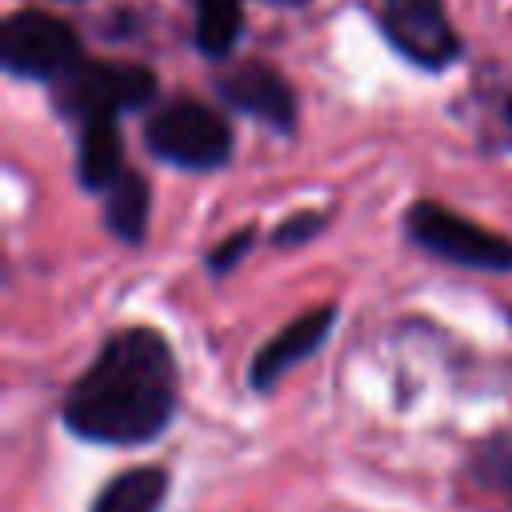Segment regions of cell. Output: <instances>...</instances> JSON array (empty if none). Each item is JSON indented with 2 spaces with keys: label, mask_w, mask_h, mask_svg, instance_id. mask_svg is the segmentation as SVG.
I'll use <instances>...</instances> for the list:
<instances>
[{
  "label": "cell",
  "mask_w": 512,
  "mask_h": 512,
  "mask_svg": "<svg viewBox=\"0 0 512 512\" xmlns=\"http://www.w3.org/2000/svg\"><path fill=\"white\" fill-rule=\"evenodd\" d=\"M176 408V356L172 344L148 328H120L104 340L92 364L64 396V424L96 444H148Z\"/></svg>",
  "instance_id": "cell-1"
},
{
  "label": "cell",
  "mask_w": 512,
  "mask_h": 512,
  "mask_svg": "<svg viewBox=\"0 0 512 512\" xmlns=\"http://www.w3.org/2000/svg\"><path fill=\"white\" fill-rule=\"evenodd\" d=\"M144 148L172 164V168H192V172H208L228 164L232 156V128L228 120L196 100V96H176L168 104H160L148 124H144Z\"/></svg>",
  "instance_id": "cell-2"
},
{
  "label": "cell",
  "mask_w": 512,
  "mask_h": 512,
  "mask_svg": "<svg viewBox=\"0 0 512 512\" xmlns=\"http://www.w3.org/2000/svg\"><path fill=\"white\" fill-rule=\"evenodd\" d=\"M404 232L416 248L432 252L436 260L460 264V268H480V272H512V240L468 220L464 212L436 204V200H416L404 212Z\"/></svg>",
  "instance_id": "cell-3"
},
{
  "label": "cell",
  "mask_w": 512,
  "mask_h": 512,
  "mask_svg": "<svg viewBox=\"0 0 512 512\" xmlns=\"http://www.w3.org/2000/svg\"><path fill=\"white\" fill-rule=\"evenodd\" d=\"M152 96L156 76L128 60H80L64 80H56V108L76 124L144 108Z\"/></svg>",
  "instance_id": "cell-4"
},
{
  "label": "cell",
  "mask_w": 512,
  "mask_h": 512,
  "mask_svg": "<svg viewBox=\"0 0 512 512\" xmlns=\"http://www.w3.org/2000/svg\"><path fill=\"white\" fill-rule=\"evenodd\" d=\"M84 60L80 36L52 12L20 8L0 24V64L24 80H64Z\"/></svg>",
  "instance_id": "cell-5"
},
{
  "label": "cell",
  "mask_w": 512,
  "mask_h": 512,
  "mask_svg": "<svg viewBox=\"0 0 512 512\" xmlns=\"http://www.w3.org/2000/svg\"><path fill=\"white\" fill-rule=\"evenodd\" d=\"M380 28L388 44L416 68L440 72L460 56V36L444 12V0H380Z\"/></svg>",
  "instance_id": "cell-6"
},
{
  "label": "cell",
  "mask_w": 512,
  "mask_h": 512,
  "mask_svg": "<svg viewBox=\"0 0 512 512\" xmlns=\"http://www.w3.org/2000/svg\"><path fill=\"white\" fill-rule=\"evenodd\" d=\"M216 92L224 104L264 120L276 132L296 128V92L292 84L264 60H240L224 76H216Z\"/></svg>",
  "instance_id": "cell-7"
},
{
  "label": "cell",
  "mask_w": 512,
  "mask_h": 512,
  "mask_svg": "<svg viewBox=\"0 0 512 512\" xmlns=\"http://www.w3.org/2000/svg\"><path fill=\"white\" fill-rule=\"evenodd\" d=\"M332 320H336V304H320V308H308L304 316H296L292 324H284L256 356H252V368H248V380L252 388H272L288 368H296L300 360H308L332 332Z\"/></svg>",
  "instance_id": "cell-8"
},
{
  "label": "cell",
  "mask_w": 512,
  "mask_h": 512,
  "mask_svg": "<svg viewBox=\"0 0 512 512\" xmlns=\"http://www.w3.org/2000/svg\"><path fill=\"white\" fill-rule=\"evenodd\" d=\"M124 140L116 128V116H100L80 124V144H76V176L88 192H108L124 176Z\"/></svg>",
  "instance_id": "cell-9"
},
{
  "label": "cell",
  "mask_w": 512,
  "mask_h": 512,
  "mask_svg": "<svg viewBox=\"0 0 512 512\" xmlns=\"http://www.w3.org/2000/svg\"><path fill=\"white\" fill-rule=\"evenodd\" d=\"M148 208H152V196H148V184L140 172H124L108 192H104V224L116 240L124 244H140L144 240V224H148Z\"/></svg>",
  "instance_id": "cell-10"
},
{
  "label": "cell",
  "mask_w": 512,
  "mask_h": 512,
  "mask_svg": "<svg viewBox=\"0 0 512 512\" xmlns=\"http://www.w3.org/2000/svg\"><path fill=\"white\" fill-rule=\"evenodd\" d=\"M164 492H168V472L164 468H132V472H120L88 512H156L164 504Z\"/></svg>",
  "instance_id": "cell-11"
},
{
  "label": "cell",
  "mask_w": 512,
  "mask_h": 512,
  "mask_svg": "<svg viewBox=\"0 0 512 512\" xmlns=\"http://www.w3.org/2000/svg\"><path fill=\"white\" fill-rule=\"evenodd\" d=\"M244 28V0H196L192 40L208 60H224Z\"/></svg>",
  "instance_id": "cell-12"
},
{
  "label": "cell",
  "mask_w": 512,
  "mask_h": 512,
  "mask_svg": "<svg viewBox=\"0 0 512 512\" xmlns=\"http://www.w3.org/2000/svg\"><path fill=\"white\" fill-rule=\"evenodd\" d=\"M252 240H256V228H236V232H228L212 252H208V268L220 276V272H228V268H236V260L252 248Z\"/></svg>",
  "instance_id": "cell-13"
},
{
  "label": "cell",
  "mask_w": 512,
  "mask_h": 512,
  "mask_svg": "<svg viewBox=\"0 0 512 512\" xmlns=\"http://www.w3.org/2000/svg\"><path fill=\"white\" fill-rule=\"evenodd\" d=\"M320 228H324V212H296V216H288V220L272 232V244H276V248H284V244L292 248V244H304L308 236H316Z\"/></svg>",
  "instance_id": "cell-14"
},
{
  "label": "cell",
  "mask_w": 512,
  "mask_h": 512,
  "mask_svg": "<svg viewBox=\"0 0 512 512\" xmlns=\"http://www.w3.org/2000/svg\"><path fill=\"white\" fill-rule=\"evenodd\" d=\"M504 128L512 132V92H508V100H504Z\"/></svg>",
  "instance_id": "cell-15"
},
{
  "label": "cell",
  "mask_w": 512,
  "mask_h": 512,
  "mask_svg": "<svg viewBox=\"0 0 512 512\" xmlns=\"http://www.w3.org/2000/svg\"><path fill=\"white\" fill-rule=\"evenodd\" d=\"M276 4H304V0H276Z\"/></svg>",
  "instance_id": "cell-16"
}]
</instances>
